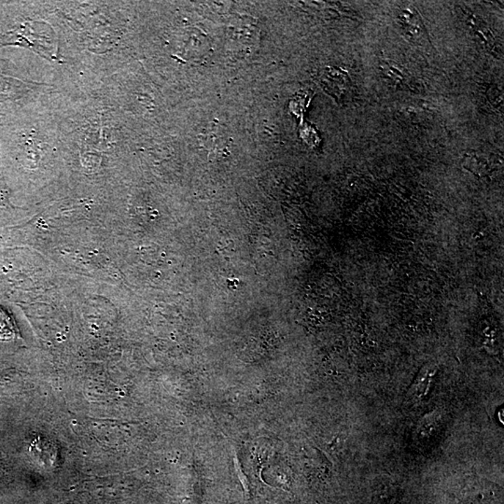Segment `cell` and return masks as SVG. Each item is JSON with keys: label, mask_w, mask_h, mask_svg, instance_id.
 I'll return each instance as SVG.
<instances>
[{"label": "cell", "mask_w": 504, "mask_h": 504, "mask_svg": "<svg viewBox=\"0 0 504 504\" xmlns=\"http://www.w3.org/2000/svg\"><path fill=\"white\" fill-rule=\"evenodd\" d=\"M397 24L404 38L410 43L417 45L425 43L427 30L421 20L420 13L415 8L412 6L403 8L398 13Z\"/></svg>", "instance_id": "cell-1"}, {"label": "cell", "mask_w": 504, "mask_h": 504, "mask_svg": "<svg viewBox=\"0 0 504 504\" xmlns=\"http://www.w3.org/2000/svg\"><path fill=\"white\" fill-rule=\"evenodd\" d=\"M321 84L329 95L342 101L351 90L348 74L337 68H327L321 76Z\"/></svg>", "instance_id": "cell-2"}, {"label": "cell", "mask_w": 504, "mask_h": 504, "mask_svg": "<svg viewBox=\"0 0 504 504\" xmlns=\"http://www.w3.org/2000/svg\"><path fill=\"white\" fill-rule=\"evenodd\" d=\"M437 368L434 365H427L418 373L414 382L407 392L410 401H421L431 390L432 379L436 374Z\"/></svg>", "instance_id": "cell-3"}, {"label": "cell", "mask_w": 504, "mask_h": 504, "mask_svg": "<svg viewBox=\"0 0 504 504\" xmlns=\"http://www.w3.org/2000/svg\"><path fill=\"white\" fill-rule=\"evenodd\" d=\"M380 70H381L383 77L387 79L390 84H402L406 79L403 68L399 67L397 63L390 61V60L381 63Z\"/></svg>", "instance_id": "cell-4"}, {"label": "cell", "mask_w": 504, "mask_h": 504, "mask_svg": "<svg viewBox=\"0 0 504 504\" xmlns=\"http://www.w3.org/2000/svg\"><path fill=\"white\" fill-rule=\"evenodd\" d=\"M19 337L15 322L6 311L0 308V340L10 341Z\"/></svg>", "instance_id": "cell-5"}, {"label": "cell", "mask_w": 504, "mask_h": 504, "mask_svg": "<svg viewBox=\"0 0 504 504\" xmlns=\"http://www.w3.org/2000/svg\"><path fill=\"white\" fill-rule=\"evenodd\" d=\"M464 167L467 169L472 170L473 172L481 173L484 171V168H487V162L483 157L478 154H469L465 157Z\"/></svg>", "instance_id": "cell-6"}]
</instances>
